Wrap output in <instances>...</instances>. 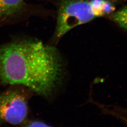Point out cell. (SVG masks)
<instances>
[{"label": "cell", "mask_w": 127, "mask_h": 127, "mask_svg": "<svg viewBox=\"0 0 127 127\" xmlns=\"http://www.w3.org/2000/svg\"><path fill=\"white\" fill-rule=\"evenodd\" d=\"M62 63L54 47L41 41H15L0 45V83L21 85L41 95L52 91Z\"/></svg>", "instance_id": "6da1fadb"}, {"label": "cell", "mask_w": 127, "mask_h": 127, "mask_svg": "<svg viewBox=\"0 0 127 127\" xmlns=\"http://www.w3.org/2000/svg\"><path fill=\"white\" fill-rule=\"evenodd\" d=\"M54 38L58 41L74 27L111 12L108 0H59Z\"/></svg>", "instance_id": "7a4b0ae2"}, {"label": "cell", "mask_w": 127, "mask_h": 127, "mask_svg": "<svg viewBox=\"0 0 127 127\" xmlns=\"http://www.w3.org/2000/svg\"><path fill=\"white\" fill-rule=\"evenodd\" d=\"M28 112L27 98L20 91L10 90L0 94V123L20 125L26 120Z\"/></svg>", "instance_id": "3957f363"}, {"label": "cell", "mask_w": 127, "mask_h": 127, "mask_svg": "<svg viewBox=\"0 0 127 127\" xmlns=\"http://www.w3.org/2000/svg\"><path fill=\"white\" fill-rule=\"evenodd\" d=\"M24 6V0H0V20L16 16L22 10Z\"/></svg>", "instance_id": "277c9868"}, {"label": "cell", "mask_w": 127, "mask_h": 127, "mask_svg": "<svg viewBox=\"0 0 127 127\" xmlns=\"http://www.w3.org/2000/svg\"><path fill=\"white\" fill-rule=\"evenodd\" d=\"M111 18L118 26L127 31V6L114 12Z\"/></svg>", "instance_id": "5b68a950"}, {"label": "cell", "mask_w": 127, "mask_h": 127, "mask_svg": "<svg viewBox=\"0 0 127 127\" xmlns=\"http://www.w3.org/2000/svg\"><path fill=\"white\" fill-rule=\"evenodd\" d=\"M23 127H52L45 123L40 121H30L25 124Z\"/></svg>", "instance_id": "8992f818"}, {"label": "cell", "mask_w": 127, "mask_h": 127, "mask_svg": "<svg viewBox=\"0 0 127 127\" xmlns=\"http://www.w3.org/2000/svg\"><path fill=\"white\" fill-rule=\"evenodd\" d=\"M112 115H114L116 118L121 120L123 122L125 123L127 125V117L116 112H113Z\"/></svg>", "instance_id": "52a82bcc"}]
</instances>
